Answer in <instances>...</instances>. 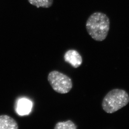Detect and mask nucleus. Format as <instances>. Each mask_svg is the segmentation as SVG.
I'll use <instances>...</instances> for the list:
<instances>
[{
    "label": "nucleus",
    "mask_w": 129,
    "mask_h": 129,
    "mask_svg": "<svg viewBox=\"0 0 129 129\" xmlns=\"http://www.w3.org/2000/svg\"><path fill=\"white\" fill-rule=\"evenodd\" d=\"M86 28L88 34L98 42L105 40L108 34L110 20L107 15L100 12L91 14L86 21Z\"/></svg>",
    "instance_id": "nucleus-1"
},
{
    "label": "nucleus",
    "mask_w": 129,
    "mask_h": 129,
    "mask_svg": "<svg viewBox=\"0 0 129 129\" xmlns=\"http://www.w3.org/2000/svg\"><path fill=\"white\" fill-rule=\"evenodd\" d=\"M28 1L30 4L38 8H48L51 6L53 3V0H28Z\"/></svg>",
    "instance_id": "nucleus-7"
},
{
    "label": "nucleus",
    "mask_w": 129,
    "mask_h": 129,
    "mask_svg": "<svg viewBox=\"0 0 129 129\" xmlns=\"http://www.w3.org/2000/svg\"><path fill=\"white\" fill-rule=\"evenodd\" d=\"M48 80L52 89L59 94H67L72 89L73 84L70 77L57 71L49 73Z\"/></svg>",
    "instance_id": "nucleus-3"
},
{
    "label": "nucleus",
    "mask_w": 129,
    "mask_h": 129,
    "mask_svg": "<svg viewBox=\"0 0 129 129\" xmlns=\"http://www.w3.org/2000/svg\"><path fill=\"white\" fill-rule=\"evenodd\" d=\"M129 102V94L125 90L115 89L106 94L102 105L105 112L112 114L126 106Z\"/></svg>",
    "instance_id": "nucleus-2"
},
{
    "label": "nucleus",
    "mask_w": 129,
    "mask_h": 129,
    "mask_svg": "<svg viewBox=\"0 0 129 129\" xmlns=\"http://www.w3.org/2000/svg\"><path fill=\"white\" fill-rule=\"evenodd\" d=\"M63 57L65 61L70 63L74 68L79 67L82 63V56L75 50L70 49L66 51Z\"/></svg>",
    "instance_id": "nucleus-4"
},
{
    "label": "nucleus",
    "mask_w": 129,
    "mask_h": 129,
    "mask_svg": "<svg viewBox=\"0 0 129 129\" xmlns=\"http://www.w3.org/2000/svg\"><path fill=\"white\" fill-rule=\"evenodd\" d=\"M77 126L71 120L65 122H58L55 125L54 129H77Z\"/></svg>",
    "instance_id": "nucleus-8"
},
{
    "label": "nucleus",
    "mask_w": 129,
    "mask_h": 129,
    "mask_svg": "<svg viewBox=\"0 0 129 129\" xmlns=\"http://www.w3.org/2000/svg\"><path fill=\"white\" fill-rule=\"evenodd\" d=\"M32 104L30 100L21 99L19 100L17 104V112L21 115H27L30 112Z\"/></svg>",
    "instance_id": "nucleus-6"
},
{
    "label": "nucleus",
    "mask_w": 129,
    "mask_h": 129,
    "mask_svg": "<svg viewBox=\"0 0 129 129\" xmlns=\"http://www.w3.org/2000/svg\"><path fill=\"white\" fill-rule=\"evenodd\" d=\"M18 125L14 118L7 115H0V129H18Z\"/></svg>",
    "instance_id": "nucleus-5"
}]
</instances>
